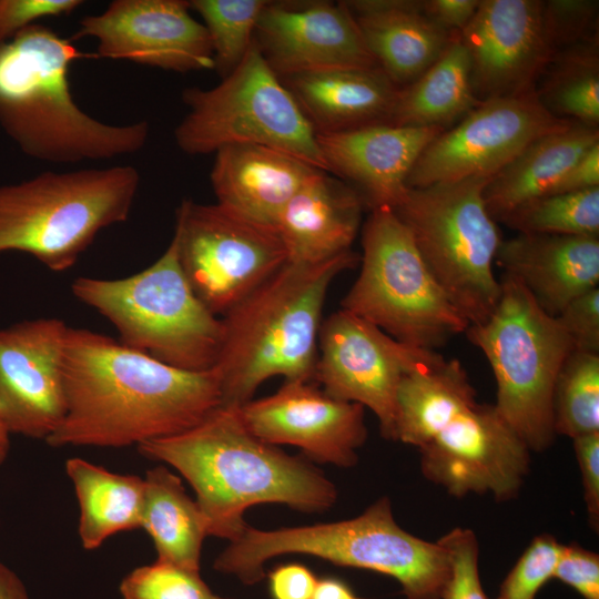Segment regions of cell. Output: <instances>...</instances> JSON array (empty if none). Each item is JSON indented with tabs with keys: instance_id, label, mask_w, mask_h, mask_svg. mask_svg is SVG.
<instances>
[{
	"instance_id": "6da1fadb",
	"label": "cell",
	"mask_w": 599,
	"mask_h": 599,
	"mask_svg": "<svg viewBox=\"0 0 599 599\" xmlns=\"http://www.w3.org/2000/svg\"><path fill=\"white\" fill-rule=\"evenodd\" d=\"M67 409L52 447H125L183 433L222 404L213 367L180 369L104 334L69 327Z\"/></svg>"
},
{
	"instance_id": "7a4b0ae2",
	"label": "cell",
	"mask_w": 599,
	"mask_h": 599,
	"mask_svg": "<svg viewBox=\"0 0 599 599\" xmlns=\"http://www.w3.org/2000/svg\"><path fill=\"white\" fill-rule=\"evenodd\" d=\"M138 450L175 468L195 491L207 535L230 542L248 527L243 515L252 506L283 504L312 514L337 499L335 485L317 468L254 436L240 407L220 406L194 427Z\"/></svg>"
},
{
	"instance_id": "3957f363",
	"label": "cell",
	"mask_w": 599,
	"mask_h": 599,
	"mask_svg": "<svg viewBox=\"0 0 599 599\" xmlns=\"http://www.w3.org/2000/svg\"><path fill=\"white\" fill-rule=\"evenodd\" d=\"M81 58L71 40L42 23L0 42V128L27 156L71 164L130 155L145 146L148 121L110 124L78 105L69 71Z\"/></svg>"
},
{
	"instance_id": "277c9868",
	"label": "cell",
	"mask_w": 599,
	"mask_h": 599,
	"mask_svg": "<svg viewBox=\"0 0 599 599\" xmlns=\"http://www.w3.org/2000/svg\"><path fill=\"white\" fill-rule=\"evenodd\" d=\"M361 256L348 251L315 264L287 262L221 318L214 368L221 406L241 407L274 376L314 382L328 287Z\"/></svg>"
},
{
	"instance_id": "5b68a950",
	"label": "cell",
	"mask_w": 599,
	"mask_h": 599,
	"mask_svg": "<svg viewBox=\"0 0 599 599\" xmlns=\"http://www.w3.org/2000/svg\"><path fill=\"white\" fill-rule=\"evenodd\" d=\"M286 554L386 575L399 582L406 599H441L449 577L447 550L399 527L387 497L347 520L275 530L248 526L216 557L213 568L252 586L266 576V561Z\"/></svg>"
},
{
	"instance_id": "8992f818",
	"label": "cell",
	"mask_w": 599,
	"mask_h": 599,
	"mask_svg": "<svg viewBox=\"0 0 599 599\" xmlns=\"http://www.w3.org/2000/svg\"><path fill=\"white\" fill-rule=\"evenodd\" d=\"M139 187L129 164L44 171L0 185V253L24 252L65 271L102 230L129 219Z\"/></svg>"
},
{
	"instance_id": "52a82bcc",
	"label": "cell",
	"mask_w": 599,
	"mask_h": 599,
	"mask_svg": "<svg viewBox=\"0 0 599 599\" xmlns=\"http://www.w3.org/2000/svg\"><path fill=\"white\" fill-rule=\"evenodd\" d=\"M71 292L114 325L123 345L184 370L215 366L221 318L193 293L173 237L145 270L116 280L77 277Z\"/></svg>"
},
{
	"instance_id": "ba28073f",
	"label": "cell",
	"mask_w": 599,
	"mask_h": 599,
	"mask_svg": "<svg viewBox=\"0 0 599 599\" xmlns=\"http://www.w3.org/2000/svg\"><path fill=\"white\" fill-rule=\"evenodd\" d=\"M499 282L493 313L465 333L491 367L498 414L530 451L539 453L556 436L554 388L573 347L556 317L541 309L522 284L507 274Z\"/></svg>"
},
{
	"instance_id": "9c48e42d",
	"label": "cell",
	"mask_w": 599,
	"mask_h": 599,
	"mask_svg": "<svg viewBox=\"0 0 599 599\" xmlns=\"http://www.w3.org/2000/svg\"><path fill=\"white\" fill-rule=\"evenodd\" d=\"M488 181L469 177L408 187L393 209L435 281L469 325L489 317L501 291L493 265L502 237L485 205Z\"/></svg>"
},
{
	"instance_id": "30bf717a",
	"label": "cell",
	"mask_w": 599,
	"mask_h": 599,
	"mask_svg": "<svg viewBox=\"0 0 599 599\" xmlns=\"http://www.w3.org/2000/svg\"><path fill=\"white\" fill-rule=\"evenodd\" d=\"M361 272L342 308L396 341L434 351L469 323L449 302L392 207L370 209L362 232Z\"/></svg>"
},
{
	"instance_id": "8fae6325",
	"label": "cell",
	"mask_w": 599,
	"mask_h": 599,
	"mask_svg": "<svg viewBox=\"0 0 599 599\" xmlns=\"http://www.w3.org/2000/svg\"><path fill=\"white\" fill-rule=\"evenodd\" d=\"M182 101L187 112L176 125L174 139L189 155L257 144L285 151L327 172L313 126L255 42L217 85L185 89Z\"/></svg>"
},
{
	"instance_id": "7c38bea8",
	"label": "cell",
	"mask_w": 599,
	"mask_h": 599,
	"mask_svg": "<svg viewBox=\"0 0 599 599\" xmlns=\"http://www.w3.org/2000/svg\"><path fill=\"white\" fill-rule=\"evenodd\" d=\"M173 238L193 293L224 315L287 263L275 226L252 221L219 203L183 200Z\"/></svg>"
},
{
	"instance_id": "4fadbf2b",
	"label": "cell",
	"mask_w": 599,
	"mask_h": 599,
	"mask_svg": "<svg viewBox=\"0 0 599 599\" xmlns=\"http://www.w3.org/2000/svg\"><path fill=\"white\" fill-rule=\"evenodd\" d=\"M572 123L548 112L535 89L483 101L426 146L408 175L407 186L490 179L529 143Z\"/></svg>"
},
{
	"instance_id": "5bb4252c",
	"label": "cell",
	"mask_w": 599,
	"mask_h": 599,
	"mask_svg": "<svg viewBox=\"0 0 599 599\" xmlns=\"http://www.w3.org/2000/svg\"><path fill=\"white\" fill-rule=\"evenodd\" d=\"M435 353L400 343L341 308L321 325L314 382L336 399L369 408L380 434L394 440L398 386Z\"/></svg>"
},
{
	"instance_id": "9a60e30c",
	"label": "cell",
	"mask_w": 599,
	"mask_h": 599,
	"mask_svg": "<svg viewBox=\"0 0 599 599\" xmlns=\"http://www.w3.org/2000/svg\"><path fill=\"white\" fill-rule=\"evenodd\" d=\"M419 450L423 475L454 497L509 500L529 470L530 449L490 404L475 403Z\"/></svg>"
},
{
	"instance_id": "2e32d148",
	"label": "cell",
	"mask_w": 599,
	"mask_h": 599,
	"mask_svg": "<svg viewBox=\"0 0 599 599\" xmlns=\"http://www.w3.org/2000/svg\"><path fill=\"white\" fill-rule=\"evenodd\" d=\"M73 38H93L104 59L180 73L215 67L206 29L184 0H113L84 16Z\"/></svg>"
},
{
	"instance_id": "e0dca14e",
	"label": "cell",
	"mask_w": 599,
	"mask_h": 599,
	"mask_svg": "<svg viewBox=\"0 0 599 599\" xmlns=\"http://www.w3.org/2000/svg\"><path fill=\"white\" fill-rule=\"evenodd\" d=\"M68 331L57 317L0 329V420L10 434L47 440L63 420Z\"/></svg>"
},
{
	"instance_id": "ac0fdd59",
	"label": "cell",
	"mask_w": 599,
	"mask_h": 599,
	"mask_svg": "<svg viewBox=\"0 0 599 599\" xmlns=\"http://www.w3.org/2000/svg\"><path fill=\"white\" fill-rule=\"evenodd\" d=\"M364 409L329 396L315 382L285 380L273 395L242 405L240 414L267 444L292 445L315 461L352 467L367 437Z\"/></svg>"
},
{
	"instance_id": "d6986e66",
	"label": "cell",
	"mask_w": 599,
	"mask_h": 599,
	"mask_svg": "<svg viewBox=\"0 0 599 599\" xmlns=\"http://www.w3.org/2000/svg\"><path fill=\"white\" fill-rule=\"evenodd\" d=\"M254 42L280 79L378 67L344 1H267Z\"/></svg>"
},
{
	"instance_id": "ffe728a7",
	"label": "cell",
	"mask_w": 599,
	"mask_h": 599,
	"mask_svg": "<svg viewBox=\"0 0 599 599\" xmlns=\"http://www.w3.org/2000/svg\"><path fill=\"white\" fill-rule=\"evenodd\" d=\"M542 1L480 0L459 32L479 102L535 89L551 57L542 32Z\"/></svg>"
},
{
	"instance_id": "44dd1931",
	"label": "cell",
	"mask_w": 599,
	"mask_h": 599,
	"mask_svg": "<svg viewBox=\"0 0 599 599\" xmlns=\"http://www.w3.org/2000/svg\"><path fill=\"white\" fill-rule=\"evenodd\" d=\"M444 129L387 123L317 133L327 167L355 185L370 209L396 207L405 196L408 175L426 146Z\"/></svg>"
},
{
	"instance_id": "7402d4cb",
	"label": "cell",
	"mask_w": 599,
	"mask_h": 599,
	"mask_svg": "<svg viewBox=\"0 0 599 599\" xmlns=\"http://www.w3.org/2000/svg\"><path fill=\"white\" fill-rule=\"evenodd\" d=\"M550 316L599 283V236L525 234L502 240L496 261Z\"/></svg>"
},
{
	"instance_id": "603a6c76",
	"label": "cell",
	"mask_w": 599,
	"mask_h": 599,
	"mask_svg": "<svg viewBox=\"0 0 599 599\" xmlns=\"http://www.w3.org/2000/svg\"><path fill=\"white\" fill-rule=\"evenodd\" d=\"M214 154L210 181L216 203L275 227L287 202L319 171L285 151L265 145H229Z\"/></svg>"
},
{
	"instance_id": "cb8c5ba5",
	"label": "cell",
	"mask_w": 599,
	"mask_h": 599,
	"mask_svg": "<svg viewBox=\"0 0 599 599\" xmlns=\"http://www.w3.org/2000/svg\"><path fill=\"white\" fill-rule=\"evenodd\" d=\"M365 201L351 184L317 171L276 222L287 262L315 264L352 251Z\"/></svg>"
},
{
	"instance_id": "d4e9b609",
	"label": "cell",
	"mask_w": 599,
	"mask_h": 599,
	"mask_svg": "<svg viewBox=\"0 0 599 599\" xmlns=\"http://www.w3.org/2000/svg\"><path fill=\"white\" fill-rule=\"evenodd\" d=\"M377 65L397 87L422 75L441 54L451 33L422 11L419 0L344 1Z\"/></svg>"
},
{
	"instance_id": "484cf974",
	"label": "cell",
	"mask_w": 599,
	"mask_h": 599,
	"mask_svg": "<svg viewBox=\"0 0 599 599\" xmlns=\"http://www.w3.org/2000/svg\"><path fill=\"white\" fill-rule=\"evenodd\" d=\"M315 133L388 123L398 89L379 67L281 79Z\"/></svg>"
},
{
	"instance_id": "4316f807",
	"label": "cell",
	"mask_w": 599,
	"mask_h": 599,
	"mask_svg": "<svg viewBox=\"0 0 599 599\" xmlns=\"http://www.w3.org/2000/svg\"><path fill=\"white\" fill-rule=\"evenodd\" d=\"M475 403L476 390L461 363L435 353L398 386L394 440L420 448Z\"/></svg>"
},
{
	"instance_id": "83f0119b",
	"label": "cell",
	"mask_w": 599,
	"mask_h": 599,
	"mask_svg": "<svg viewBox=\"0 0 599 599\" xmlns=\"http://www.w3.org/2000/svg\"><path fill=\"white\" fill-rule=\"evenodd\" d=\"M599 143V129L573 122L529 143L512 161L489 179L484 201L498 222L518 205L548 194L564 173Z\"/></svg>"
},
{
	"instance_id": "f1b7e54d",
	"label": "cell",
	"mask_w": 599,
	"mask_h": 599,
	"mask_svg": "<svg viewBox=\"0 0 599 599\" xmlns=\"http://www.w3.org/2000/svg\"><path fill=\"white\" fill-rule=\"evenodd\" d=\"M480 102L470 81L469 58L451 37L438 59L415 81L398 89L387 124L449 129Z\"/></svg>"
},
{
	"instance_id": "f546056e",
	"label": "cell",
	"mask_w": 599,
	"mask_h": 599,
	"mask_svg": "<svg viewBox=\"0 0 599 599\" xmlns=\"http://www.w3.org/2000/svg\"><path fill=\"white\" fill-rule=\"evenodd\" d=\"M79 502V537L87 550L99 548L109 537L141 528L144 478L106 470L85 459L65 461Z\"/></svg>"
},
{
	"instance_id": "4dcf8cb0",
	"label": "cell",
	"mask_w": 599,
	"mask_h": 599,
	"mask_svg": "<svg viewBox=\"0 0 599 599\" xmlns=\"http://www.w3.org/2000/svg\"><path fill=\"white\" fill-rule=\"evenodd\" d=\"M141 528L151 537L158 559L200 572L206 521L182 480L164 466L145 474Z\"/></svg>"
},
{
	"instance_id": "1f68e13d",
	"label": "cell",
	"mask_w": 599,
	"mask_h": 599,
	"mask_svg": "<svg viewBox=\"0 0 599 599\" xmlns=\"http://www.w3.org/2000/svg\"><path fill=\"white\" fill-rule=\"evenodd\" d=\"M535 91L552 115L598 128L599 39L555 53L539 77Z\"/></svg>"
},
{
	"instance_id": "d6a6232c",
	"label": "cell",
	"mask_w": 599,
	"mask_h": 599,
	"mask_svg": "<svg viewBox=\"0 0 599 599\" xmlns=\"http://www.w3.org/2000/svg\"><path fill=\"white\" fill-rule=\"evenodd\" d=\"M498 222L525 234L599 236V187L535 197Z\"/></svg>"
},
{
	"instance_id": "836d02e7",
	"label": "cell",
	"mask_w": 599,
	"mask_h": 599,
	"mask_svg": "<svg viewBox=\"0 0 599 599\" xmlns=\"http://www.w3.org/2000/svg\"><path fill=\"white\" fill-rule=\"evenodd\" d=\"M552 416L556 435L599 433V354L572 349L555 384Z\"/></svg>"
},
{
	"instance_id": "e575fe53",
	"label": "cell",
	"mask_w": 599,
	"mask_h": 599,
	"mask_svg": "<svg viewBox=\"0 0 599 599\" xmlns=\"http://www.w3.org/2000/svg\"><path fill=\"white\" fill-rule=\"evenodd\" d=\"M209 34L214 69L222 78L233 71L254 43L266 0H191Z\"/></svg>"
},
{
	"instance_id": "d590c367",
	"label": "cell",
	"mask_w": 599,
	"mask_h": 599,
	"mask_svg": "<svg viewBox=\"0 0 599 599\" xmlns=\"http://www.w3.org/2000/svg\"><path fill=\"white\" fill-rule=\"evenodd\" d=\"M122 599H212L199 571L156 559L133 569L120 583Z\"/></svg>"
},
{
	"instance_id": "8d00e7d4",
	"label": "cell",
	"mask_w": 599,
	"mask_h": 599,
	"mask_svg": "<svg viewBox=\"0 0 599 599\" xmlns=\"http://www.w3.org/2000/svg\"><path fill=\"white\" fill-rule=\"evenodd\" d=\"M599 4L595 0L542 1V32L550 57L598 38Z\"/></svg>"
},
{
	"instance_id": "74e56055",
	"label": "cell",
	"mask_w": 599,
	"mask_h": 599,
	"mask_svg": "<svg viewBox=\"0 0 599 599\" xmlns=\"http://www.w3.org/2000/svg\"><path fill=\"white\" fill-rule=\"evenodd\" d=\"M561 546L551 535L535 537L504 579L497 599H536L542 586L554 578Z\"/></svg>"
},
{
	"instance_id": "f35d334b",
	"label": "cell",
	"mask_w": 599,
	"mask_h": 599,
	"mask_svg": "<svg viewBox=\"0 0 599 599\" xmlns=\"http://www.w3.org/2000/svg\"><path fill=\"white\" fill-rule=\"evenodd\" d=\"M448 552L449 577L441 599H488L479 577L475 532L454 528L437 540Z\"/></svg>"
},
{
	"instance_id": "ab89813d",
	"label": "cell",
	"mask_w": 599,
	"mask_h": 599,
	"mask_svg": "<svg viewBox=\"0 0 599 599\" xmlns=\"http://www.w3.org/2000/svg\"><path fill=\"white\" fill-rule=\"evenodd\" d=\"M575 351L599 354V287L570 301L555 316Z\"/></svg>"
},
{
	"instance_id": "60d3db41",
	"label": "cell",
	"mask_w": 599,
	"mask_h": 599,
	"mask_svg": "<svg viewBox=\"0 0 599 599\" xmlns=\"http://www.w3.org/2000/svg\"><path fill=\"white\" fill-rule=\"evenodd\" d=\"M82 4L81 0H0V42L43 18L70 14Z\"/></svg>"
},
{
	"instance_id": "b9f144b4",
	"label": "cell",
	"mask_w": 599,
	"mask_h": 599,
	"mask_svg": "<svg viewBox=\"0 0 599 599\" xmlns=\"http://www.w3.org/2000/svg\"><path fill=\"white\" fill-rule=\"evenodd\" d=\"M554 578L573 588L583 599H599V556L577 544L562 545Z\"/></svg>"
},
{
	"instance_id": "7bdbcfd3",
	"label": "cell",
	"mask_w": 599,
	"mask_h": 599,
	"mask_svg": "<svg viewBox=\"0 0 599 599\" xmlns=\"http://www.w3.org/2000/svg\"><path fill=\"white\" fill-rule=\"evenodd\" d=\"M573 448L581 471L583 497L589 522L599 526V433L573 438Z\"/></svg>"
},
{
	"instance_id": "ee69618b",
	"label": "cell",
	"mask_w": 599,
	"mask_h": 599,
	"mask_svg": "<svg viewBox=\"0 0 599 599\" xmlns=\"http://www.w3.org/2000/svg\"><path fill=\"white\" fill-rule=\"evenodd\" d=\"M272 599H312L317 578L300 562L281 564L267 575Z\"/></svg>"
},
{
	"instance_id": "f6af8a7d",
	"label": "cell",
	"mask_w": 599,
	"mask_h": 599,
	"mask_svg": "<svg viewBox=\"0 0 599 599\" xmlns=\"http://www.w3.org/2000/svg\"><path fill=\"white\" fill-rule=\"evenodd\" d=\"M423 13L448 33L460 32L469 23L480 0H419Z\"/></svg>"
},
{
	"instance_id": "bcb514c9",
	"label": "cell",
	"mask_w": 599,
	"mask_h": 599,
	"mask_svg": "<svg viewBox=\"0 0 599 599\" xmlns=\"http://www.w3.org/2000/svg\"><path fill=\"white\" fill-rule=\"evenodd\" d=\"M593 187H599V143L581 155L548 194L581 192Z\"/></svg>"
},
{
	"instance_id": "7dc6e473",
	"label": "cell",
	"mask_w": 599,
	"mask_h": 599,
	"mask_svg": "<svg viewBox=\"0 0 599 599\" xmlns=\"http://www.w3.org/2000/svg\"><path fill=\"white\" fill-rule=\"evenodd\" d=\"M312 599H365L358 597L342 579L325 577L317 580Z\"/></svg>"
},
{
	"instance_id": "c3c4849f",
	"label": "cell",
	"mask_w": 599,
	"mask_h": 599,
	"mask_svg": "<svg viewBox=\"0 0 599 599\" xmlns=\"http://www.w3.org/2000/svg\"><path fill=\"white\" fill-rule=\"evenodd\" d=\"M0 599H29L21 579L0 561Z\"/></svg>"
},
{
	"instance_id": "681fc988",
	"label": "cell",
	"mask_w": 599,
	"mask_h": 599,
	"mask_svg": "<svg viewBox=\"0 0 599 599\" xmlns=\"http://www.w3.org/2000/svg\"><path fill=\"white\" fill-rule=\"evenodd\" d=\"M10 433L0 420V466L4 463L10 450Z\"/></svg>"
},
{
	"instance_id": "f907efd6",
	"label": "cell",
	"mask_w": 599,
	"mask_h": 599,
	"mask_svg": "<svg viewBox=\"0 0 599 599\" xmlns=\"http://www.w3.org/2000/svg\"><path fill=\"white\" fill-rule=\"evenodd\" d=\"M212 599H226V598H222V597H219V596L214 595Z\"/></svg>"
}]
</instances>
